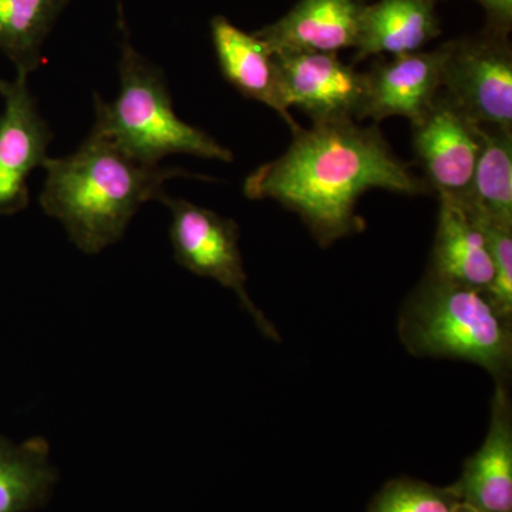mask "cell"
Masks as SVG:
<instances>
[{"label": "cell", "mask_w": 512, "mask_h": 512, "mask_svg": "<svg viewBox=\"0 0 512 512\" xmlns=\"http://www.w3.org/2000/svg\"><path fill=\"white\" fill-rule=\"evenodd\" d=\"M436 239L426 274L448 284L487 292L494 265L483 231L456 197L439 194Z\"/></svg>", "instance_id": "5bb4252c"}, {"label": "cell", "mask_w": 512, "mask_h": 512, "mask_svg": "<svg viewBox=\"0 0 512 512\" xmlns=\"http://www.w3.org/2000/svg\"><path fill=\"white\" fill-rule=\"evenodd\" d=\"M439 2V0H437ZM485 10V28L500 35L510 36L512 29V0H476Z\"/></svg>", "instance_id": "44dd1931"}, {"label": "cell", "mask_w": 512, "mask_h": 512, "mask_svg": "<svg viewBox=\"0 0 512 512\" xmlns=\"http://www.w3.org/2000/svg\"><path fill=\"white\" fill-rule=\"evenodd\" d=\"M163 204L171 212L170 239L175 261L192 274L214 279L234 291L259 332L265 338L281 342L278 329L249 296L237 222L168 195Z\"/></svg>", "instance_id": "8992f818"}, {"label": "cell", "mask_w": 512, "mask_h": 512, "mask_svg": "<svg viewBox=\"0 0 512 512\" xmlns=\"http://www.w3.org/2000/svg\"><path fill=\"white\" fill-rule=\"evenodd\" d=\"M399 336L410 355L464 360L510 383L512 319L485 291L424 275L404 302Z\"/></svg>", "instance_id": "3957f363"}, {"label": "cell", "mask_w": 512, "mask_h": 512, "mask_svg": "<svg viewBox=\"0 0 512 512\" xmlns=\"http://www.w3.org/2000/svg\"><path fill=\"white\" fill-rule=\"evenodd\" d=\"M43 437L15 444L0 434V512H29L43 507L57 480Z\"/></svg>", "instance_id": "2e32d148"}, {"label": "cell", "mask_w": 512, "mask_h": 512, "mask_svg": "<svg viewBox=\"0 0 512 512\" xmlns=\"http://www.w3.org/2000/svg\"><path fill=\"white\" fill-rule=\"evenodd\" d=\"M119 60L120 93L113 103L94 94L93 133L107 138L128 157L144 165H160L170 154L232 163L234 154L210 134L178 119L163 70L131 45L123 18Z\"/></svg>", "instance_id": "277c9868"}, {"label": "cell", "mask_w": 512, "mask_h": 512, "mask_svg": "<svg viewBox=\"0 0 512 512\" xmlns=\"http://www.w3.org/2000/svg\"><path fill=\"white\" fill-rule=\"evenodd\" d=\"M43 168V211L62 222L80 251L92 255L120 241L146 202H163L164 184L171 178L211 180L183 168L138 163L93 131L73 154L47 158Z\"/></svg>", "instance_id": "7a4b0ae2"}, {"label": "cell", "mask_w": 512, "mask_h": 512, "mask_svg": "<svg viewBox=\"0 0 512 512\" xmlns=\"http://www.w3.org/2000/svg\"><path fill=\"white\" fill-rule=\"evenodd\" d=\"M443 49L441 93L480 126L512 128L510 36L484 29Z\"/></svg>", "instance_id": "5b68a950"}, {"label": "cell", "mask_w": 512, "mask_h": 512, "mask_svg": "<svg viewBox=\"0 0 512 512\" xmlns=\"http://www.w3.org/2000/svg\"><path fill=\"white\" fill-rule=\"evenodd\" d=\"M461 201V200H460ZM483 231L494 265V281L487 293L498 311L512 319V224L494 220L483 211L461 201Z\"/></svg>", "instance_id": "ffe728a7"}, {"label": "cell", "mask_w": 512, "mask_h": 512, "mask_svg": "<svg viewBox=\"0 0 512 512\" xmlns=\"http://www.w3.org/2000/svg\"><path fill=\"white\" fill-rule=\"evenodd\" d=\"M69 0H0V50L29 74L42 64V47Z\"/></svg>", "instance_id": "e0dca14e"}, {"label": "cell", "mask_w": 512, "mask_h": 512, "mask_svg": "<svg viewBox=\"0 0 512 512\" xmlns=\"http://www.w3.org/2000/svg\"><path fill=\"white\" fill-rule=\"evenodd\" d=\"M286 103L312 123L359 121L365 99V72L343 63L338 53H274Z\"/></svg>", "instance_id": "9c48e42d"}, {"label": "cell", "mask_w": 512, "mask_h": 512, "mask_svg": "<svg viewBox=\"0 0 512 512\" xmlns=\"http://www.w3.org/2000/svg\"><path fill=\"white\" fill-rule=\"evenodd\" d=\"M413 150L431 192L461 198L473 180L483 127L440 92L433 107L412 124Z\"/></svg>", "instance_id": "52a82bcc"}, {"label": "cell", "mask_w": 512, "mask_h": 512, "mask_svg": "<svg viewBox=\"0 0 512 512\" xmlns=\"http://www.w3.org/2000/svg\"><path fill=\"white\" fill-rule=\"evenodd\" d=\"M437 0H377L367 3L353 62L369 57L421 52L441 35Z\"/></svg>", "instance_id": "9a60e30c"}, {"label": "cell", "mask_w": 512, "mask_h": 512, "mask_svg": "<svg viewBox=\"0 0 512 512\" xmlns=\"http://www.w3.org/2000/svg\"><path fill=\"white\" fill-rule=\"evenodd\" d=\"M483 127V148L470 187L458 198L512 224V128Z\"/></svg>", "instance_id": "ac0fdd59"}, {"label": "cell", "mask_w": 512, "mask_h": 512, "mask_svg": "<svg viewBox=\"0 0 512 512\" xmlns=\"http://www.w3.org/2000/svg\"><path fill=\"white\" fill-rule=\"evenodd\" d=\"M0 215H15L29 204L28 178L47 160L53 134L37 110L28 74L13 82L0 79Z\"/></svg>", "instance_id": "ba28073f"}, {"label": "cell", "mask_w": 512, "mask_h": 512, "mask_svg": "<svg viewBox=\"0 0 512 512\" xmlns=\"http://www.w3.org/2000/svg\"><path fill=\"white\" fill-rule=\"evenodd\" d=\"M508 383H495L490 427L483 446L466 461L454 484L478 512H512V407Z\"/></svg>", "instance_id": "7c38bea8"}, {"label": "cell", "mask_w": 512, "mask_h": 512, "mask_svg": "<svg viewBox=\"0 0 512 512\" xmlns=\"http://www.w3.org/2000/svg\"><path fill=\"white\" fill-rule=\"evenodd\" d=\"M461 503L454 485L439 488L419 480L397 478L373 498L369 512H456Z\"/></svg>", "instance_id": "d6986e66"}, {"label": "cell", "mask_w": 512, "mask_h": 512, "mask_svg": "<svg viewBox=\"0 0 512 512\" xmlns=\"http://www.w3.org/2000/svg\"><path fill=\"white\" fill-rule=\"evenodd\" d=\"M456 512H478V511L474 510V508L470 507V505L461 503L460 507L457 508Z\"/></svg>", "instance_id": "7402d4cb"}, {"label": "cell", "mask_w": 512, "mask_h": 512, "mask_svg": "<svg viewBox=\"0 0 512 512\" xmlns=\"http://www.w3.org/2000/svg\"><path fill=\"white\" fill-rule=\"evenodd\" d=\"M367 0H299L281 19L256 30L272 53L355 49Z\"/></svg>", "instance_id": "8fae6325"}, {"label": "cell", "mask_w": 512, "mask_h": 512, "mask_svg": "<svg viewBox=\"0 0 512 512\" xmlns=\"http://www.w3.org/2000/svg\"><path fill=\"white\" fill-rule=\"evenodd\" d=\"M292 136L281 157L248 175L244 194L298 214L322 248L365 229L357 202L373 188L412 197L431 194L412 164L393 153L377 124L320 121L299 126Z\"/></svg>", "instance_id": "6da1fadb"}, {"label": "cell", "mask_w": 512, "mask_h": 512, "mask_svg": "<svg viewBox=\"0 0 512 512\" xmlns=\"http://www.w3.org/2000/svg\"><path fill=\"white\" fill-rule=\"evenodd\" d=\"M443 45L431 52L377 57L365 72V99L359 121L375 124L389 117H406L416 123L433 107L441 92Z\"/></svg>", "instance_id": "30bf717a"}, {"label": "cell", "mask_w": 512, "mask_h": 512, "mask_svg": "<svg viewBox=\"0 0 512 512\" xmlns=\"http://www.w3.org/2000/svg\"><path fill=\"white\" fill-rule=\"evenodd\" d=\"M211 36L222 76L247 99L259 101L281 116L291 131L299 127L286 103L274 53L254 33L232 25L224 16L211 20Z\"/></svg>", "instance_id": "4fadbf2b"}]
</instances>
